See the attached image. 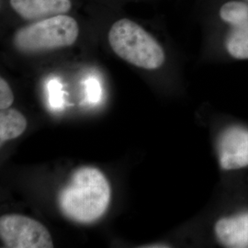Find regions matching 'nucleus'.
Returning a JSON list of instances; mask_svg holds the SVG:
<instances>
[{"instance_id": "2", "label": "nucleus", "mask_w": 248, "mask_h": 248, "mask_svg": "<svg viewBox=\"0 0 248 248\" xmlns=\"http://www.w3.org/2000/svg\"><path fill=\"white\" fill-rule=\"evenodd\" d=\"M113 52L124 61L146 70H156L166 61L159 43L143 28L123 18L112 24L108 34Z\"/></svg>"}, {"instance_id": "3", "label": "nucleus", "mask_w": 248, "mask_h": 248, "mask_svg": "<svg viewBox=\"0 0 248 248\" xmlns=\"http://www.w3.org/2000/svg\"><path fill=\"white\" fill-rule=\"evenodd\" d=\"M78 34L79 27L75 18L58 15L19 29L13 37V44L22 53H40L71 46Z\"/></svg>"}, {"instance_id": "1", "label": "nucleus", "mask_w": 248, "mask_h": 248, "mask_svg": "<svg viewBox=\"0 0 248 248\" xmlns=\"http://www.w3.org/2000/svg\"><path fill=\"white\" fill-rule=\"evenodd\" d=\"M110 186L98 169L83 167L72 174L58 196L65 217L79 223L96 222L106 213L110 201Z\"/></svg>"}, {"instance_id": "10", "label": "nucleus", "mask_w": 248, "mask_h": 248, "mask_svg": "<svg viewBox=\"0 0 248 248\" xmlns=\"http://www.w3.org/2000/svg\"><path fill=\"white\" fill-rule=\"evenodd\" d=\"M48 102L53 109H59L63 105V91L62 84L57 79H52L47 84Z\"/></svg>"}, {"instance_id": "12", "label": "nucleus", "mask_w": 248, "mask_h": 248, "mask_svg": "<svg viewBox=\"0 0 248 248\" xmlns=\"http://www.w3.org/2000/svg\"><path fill=\"white\" fill-rule=\"evenodd\" d=\"M85 86H86L87 98L89 103L91 104L98 103L101 98V88H100L99 82L94 78H90L86 81Z\"/></svg>"}, {"instance_id": "5", "label": "nucleus", "mask_w": 248, "mask_h": 248, "mask_svg": "<svg viewBox=\"0 0 248 248\" xmlns=\"http://www.w3.org/2000/svg\"><path fill=\"white\" fill-rule=\"evenodd\" d=\"M222 21L230 26L224 40L227 53L236 60H248V4L244 1L225 2L219 11Z\"/></svg>"}, {"instance_id": "8", "label": "nucleus", "mask_w": 248, "mask_h": 248, "mask_svg": "<svg viewBox=\"0 0 248 248\" xmlns=\"http://www.w3.org/2000/svg\"><path fill=\"white\" fill-rule=\"evenodd\" d=\"M11 8L21 18L37 21L70 11L71 0H9Z\"/></svg>"}, {"instance_id": "4", "label": "nucleus", "mask_w": 248, "mask_h": 248, "mask_svg": "<svg viewBox=\"0 0 248 248\" xmlns=\"http://www.w3.org/2000/svg\"><path fill=\"white\" fill-rule=\"evenodd\" d=\"M0 237L9 248H52V236L45 225L19 214L0 218Z\"/></svg>"}, {"instance_id": "11", "label": "nucleus", "mask_w": 248, "mask_h": 248, "mask_svg": "<svg viewBox=\"0 0 248 248\" xmlns=\"http://www.w3.org/2000/svg\"><path fill=\"white\" fill-rule=\"evenodd\" d=\"M14 101L13 92L9 87V83L4 79L0 78V109H7L12 105Z\"/></svg>"}, {"instance_id": "6", "label": "nucleus", "mask_w": 248, "mask_h": 248, "mask_svg": "<svg viewBox=\"0 0 248 248\" xmlns=\"http://www.w3.org/2000/svg\"><path fill=\"white\" fill-rule=\"evenodd\" d=\"M217 159L223 171H238L248 168V128L231 125L218 136Z\"/></svg>"}, {"instance_id": "13", "label": "nucleus", "mask_w": 248, "mask_h": 248, "mask_svg": "<svg viewBox=\"0 0 248 248\" xmlns=\"http://www.w3.org/2000/svg\"><path fill=\"white\" fill-rule=\"evenodd\" d=\"M247 1H248V0H247Z\"/></svg>"}, {"instance_id": "7", "label": "nucleus", "mask_w": 248, "mask_h": 248, "mask_svg": "<svg viewBox=\"0 0 248 248\" xmlns=\"http://www.w3.org/2000/svg\"><path fill=\"white\" fill-rule=\"evenodd\" d=\"M213 232L218 243L224 248H248V210L220 217Z\"/></svg>"}, {"instance_id": "9", "label": "nucleus", "mask_w": 248, "mask_h": 248, "mask_svg": "<svg viewBox=\"0 0 248 248\" xmlns=\"http://www.w3.org/2000/svg\"><path fill=\"white\" fill-rule=\"evenodd\" d=\"M27 120L14 108L3 109L0 112V142L3 143L18 138L25 132Z\"/></svg>"}]
</instances>
